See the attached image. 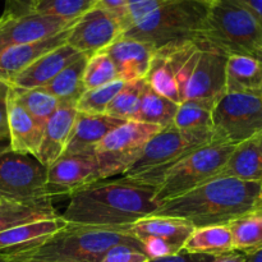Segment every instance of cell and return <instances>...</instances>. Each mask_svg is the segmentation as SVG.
<instances>
[{
	"instance_id": "cell-25",
	"label": "cell",
	"mask_w": 262,
	"mask_h": 262,
	"mask_svg": "<svg viewBox=\"0 0 262 262\" xmlns=\"http://www.w3.org/2000/svg\"><path fill=\"white\" fill-rule=\"evenodd\" d=\"M58 216L59 214L54 209L51 199L5 201L0 204V233L23 224Z\"/></svg>"
},
{
	"instance_id": "cell-22",
	"label": "cell",
	"mask_w": 262,
	"mask_h": 262,
	"mask_svg": "<svg viewBox=\"0 0 262 262\" xmlns=\"http://www.w3.org/2000/svg\"><path fill=\"white\" fill-rule=\"evenodd\" d=\"M225 94L262 96V60L245 55L228 56L225 67Z\"/></svg>"
},
{
	"instance_id": "cell-41",
	"label": "cell",
	"mask_w": 262,
	"mask_h": 262,
	"mask_svg": "<svg viewBox=\"0 0 262 262\" xmlns=\"http://www.w3.org/2000/svg\"><path fill=\"white\" fill-rule=\"evenodd\" d=\"M239 2L252 13L262 27V0H239Z\"/></svg>"
},
{
	"instance_id": "cell-23",
	"label": "cell",
	"mask_w": 262,
	"mask_h": 262,
	"mask_svg": "<svg viewBox=\"0 0 262 262\" xmlns=\"http://www.w3.org/2000/svg\"><path fill=\"white\" fill-rule=\"evenodd\" d=\"M219 177L246 182H262V145L260 136L235 145Z\"/></svg>"
},
{
	"instance_id": "cell-48",
	"label": "cell",
	"mask_w": 262,
	"mask_h": 262,
	"mask_svg": "<svg viewBox=\"0 0 262 262\" xmlns=\"http://www.w3.org/2000/svg\"><path fill=\"white\" fill-rule=\"evenodd\" d=\"M0 262H10V260H9V257H8V256L0 253Z\"/></svg>"
},
{
	"instance_id": "cell-7",
	"label": "cell",
	"mask_w": 262,
	"mask_h": 262,
	"mask_svg": "<svg viewBox=\"0 0 262 262\" xmlns=\"http://www.w3.org/2000/svg\"><path fill=\"white\" fill-rule=\"evenodd\" d=\"M234 145L210 143L184 156L171 166L156 188L154 201L160 205L219 177Z\"/></svg>"
},
{
	"instance_id": "cell-44",
	"label": "cell",
	"mask_w": 262,
	"mask_h": 262,
	"mask_svg": "<svg viewBox=\"0 0 262 262\" xmlns=\"http://www.w3.org/2000/svg\"><path fill=\"white\" fill-rule=\"evenodd\" d=\"M10 87H12L10 84L5 83V82H3V81H0V97H7V95H8V92H9Z\"/></svg>"
},
{
	"instance_id": "cell-45",
	"label": "cell",
	"mask_w": 262,
	"mask_h": 262,
	"mask_svg": "<svg viewBox=\"0 0 262 262\" xmlns=\"http://www.w3.org/2000/svg\"><path fill=\"white\" fill-rule=\"evenodd\" d=\"M10 150L9 141H0V155Z\"/></svg>"
},
{
	"instance_id": "cell-5",
	"label": "cell",
	"mask_w": 262,
	"mask_h": 262,
	"mask_svg": "<svg viewBox=\"0 0 262 262\" xmlns=\"http://www.w3.org/2000/svg\"><path fill=\"white\" fill-rule=\"evenodd\" d=\"M201 38L228 56L262 60V27L239 0H216L209 5Z\"/></svg>"
},
{
	"instance_id": "cell-46",
	"label": "cell",
	"mask_w": 262,
	"mask_h": 262,
	"mask_svg": "<svg viewBox=\"0 0 262 262\" xmlns=\"http://www.w3.org/2000/svg\"><path fill=\"white\" fill-rule=\"evenodd\" d=\"M256 210H262V186H261L260 197H258V201H257V206H256Z\"/></svg>"
},
{
	"instance_id": "cell-28",
	"label": "cell",
	"mask_w": 262,
	"mask_h": 262,
	"mask_svg": "<svg viewBox=\"0 0 262 262\" xmlns=\"http://www.w3.org/2000/svg\"><path fill=\"white\" fill-rule=\"evenodd\" d=\"M87 59L86 55H82L78 60L66 67L50 83L41 89L56 97L60 105L76 106L79 97L86 91L83 86V72Z\"/></svg>"
},
{
	"instance_id": "cell-26",
	"label": "cell",
	"mask_w": 262,
	"mask_h": 262,
	"mask_svg": "<svg viewBox=\"0 0 262 262\" xmlns=\"http://www.w3.org/2000/svg\"><path fill=\"white\" fill-rule=\"evenodd\" d=\"M96 5L97 0H8L7 9L77 20Z\"/></svg>"
},
{
	"instance_id": "cell-24",
	"label": "cell",
	"mask_w": 262,
	"mask_h": 262,
	"mask_svg": "<svg viewBox=\"0 0 262 262\" xmlns=\"http://www.w3.org/2000/svg\"><path fill=\"white\" fill-rule=\"evenodd\" d=\"M176 73L177 60L174 45L164 46L155 50L150 71L145 81L154 91L179 105L181 95H179Z\"/></svg>"
},
{
	"instance_id": "cell-13",
	"label": "cell",
	"mask_w": 262,
	"mask_h": 262,
	"mask_svg": "<svg viewBox=\"0 0 262 262\" xmlns=\"http://www.w3.org/2000/svg\"><path fill=\"white\" fill-rule=\"evenodd\" d=\"M197 42L200 45V56L187 83L183 101L199 100L215 105L225 94L228 55L202 38Z\"/></svg>"
},
{
	"instance_id": "cell-6",
	"label": "cell",
	"mask_w": 262,
	"mask_h": 262,
	"mask_svg": "<svg viewBox=\"0 0 262 262\" xmlns=\"http://www.w3.org/2000/svg\"><path fill=\"white\" fill-rule=\"evenodd\" d=\"M211 135L184 132L173 124L161 128L141 151L137 160L123 173V181L156 187L166 171L197 148L210 145Z\"/></svg>"
},
{
	"instance_id": "cell-11",
	"label": "cell",
	"mask_w": 262,
	"mask_h": 262,
	"mask_svg": "<svg viewBox=\"0 0 262 262\" xmlns=\"http://www.w3.org/2000/svg\"><path fill=\"white\" fill-rule=\"evenodd\" d=\"M193 229V225L183 219L150 215L130 225L129 232L152 260L181 252Z\"/></svg>"
},
{
	"instance_id": "cell-51",
	"label": "cell",
	"mask_w": 262,
	"mask_h": 262,
	"mask_svg": "<svg viewBox=\"0 0 262 262\" xmlns=\"http://www.w3.org/2000/svg\"><path fill=\"white\" fill-rule=\"evenodd\" d=\"M260 141H261V145H262V135H260Z\"/></svg>"
},
{
	"instance_id": "cell-31",
	"label": "cell",
	"mask_w": 262,
	"mask_h": 262,
	"mask_svg": "<svg viewBox=\"0 0 262 262\" xmlns=\"http://www.w3.org/2000/svg\"><path fill=\"white\" fill-rule=\"evenodd\" d=\"M212 107H214V104H210V102L187 100L179 104L171 124L184 132L204 133V135L212 136Z\"/></svg>"
},
{
	"instance_id": "cell-14",
	"label": "cell",
	"mask_w": 262,
	"mask_h": 262,
	"mask_svg": "<svg viewBox=\"0 0 262 262\" xmlns=\"http://www.w3.org/2000/svg\"><path fill=\"white\" fill-rule=\"evenodd\" d=\"M74 23L76 20L5 9L0 15V50L51 37Z\"/></svg>"
},
{
	"instance_id": "cell-40",
	"label": "cell",
	"mask_w": 262,
	"mask_h": 262,
	"mask_svg": "<svg viewBox=\"0 0 262 262\" xmlns=\"http://www.w3.org/2000/svg\"><path fill=\"white\" fill-rule=\"evenodd\" d=\"M0 141H9L7 97H0Z\"/></svg>"
},
{
	"instance_id": "cell-3",
	"label": "cell",
	"mask_w": 262,
	"mask_h": 262,
	"mask_svg": "<svg viewBox=\"0 0 262 262\" xmlns=\"http://www.w3.org/2000/svg\"><path fill=\"white\" fill-rule=\"evenodd\" d=\"M129 228L67 223L63 229L54 233L43 242L5 256L9 257L10 262H100L107 251L115 246H130L145 252L143 246L130 234Z\"/></svg>"
},
{
	"instance_id": "cell-21",
	"label": "cell",
	"mask_w": 262,
	"mask_h": 262,
	"mask_svg": "<svg viewBox=\"0 0 262 262\" xmlns=\"http://www.w3.org/2000/svg\"><path fill=\"white\" fill-rule=\"evenodd\" d=\"M67 223L59 215L54 219L23 224L0 233V253L12 255L25 248L43 242L58 230L63 229Z\"/></svg>"
},
{
	"instance_id": "cell-4",
	"label": "cell",
	"mask_w": 262,
	"mask_h": 262,
	"mask_svg": "<svg viewBox=\"0 0 262 262\" xmlns=\"http://www.w3.org/2000/svg\"><path fill=\"white\" fill-rule=\"evenodd\" d=\"M209 5L191 0H169L130 26L122 37L135 38L155 50L169 45L197 41L202 37Z\"/></svg>"
},
{
	"instance_id": "cell-34",
	"label": "cell",
	"mask_w": 262,
	"mask_h": 262,
	"mask_svg": "<svg viewBox=\"0 0 262 262\" xmlns=\"http://www.w3.org/2000/svg\"><path fill=\"white\" fill-rule=\"evenodd\" d=\"M125 82L122 79H117L114 82L105 84V86L96 87V89L86 90L76 104V109L78 113L91 115L105 114L107 106L114 99L115 95L122 90Z\"/></svg>"
},
{
	"instance_id": "cell-32",
	"label": "cell",
	"mask_w": 262,
	"mask_h": 262,
	"mask_svg": "<svg viewBox=\"0 0 262 262\" xmlns=\"http://www.w3.org/2000/svg\"><path fill=\"white\" fill-rule=\"evenodd\" d=\"M15 97L19 104L28 112V114L43 127L48 122L49 118L56 112L59 107V101L56 97L50 95L49 92L43 91L42 89H15L12 87Z\"/></svg>"
},
{
	"instance_id": "cell-43",
	"label": "cell",
	"mask_w": 262,
	"mask_h": 262,
	"mask_svg": "<svg viewBox=\"0 0 262 262\" xmlns=\"http://www.w3.org/2000/svg\"><path fill=\"white\" fill-rule=\"evenodd\" d=\"M247 262H262V250L247 255Z\"/></svg>"
},
{
	"instance_id": "cell-38",
	"label": "cell",
	"mask_w": 262,
	"mask_h": 262,
	"mask_svg": "<svg viewBox=\"0 0 262 262\" xmlns=\"http://www.w3.org/2000/svg\"><path fill=\"white\" fill-rule=\"evenodd\" d=\"M97 5L117 18L123 26V31L128 26L127 0H97Z\"/></svg>"
},
{
	"instance_id": "cell-8",
	"label": "cell",
	"mask_w": 262,
	"mask_h": 262,
	"mask_svg": "<svg viewBox=\"0 0 262 262\" xmlns=\"http://www.w3.org/2000/svg\"><path fill=\"white\" fill-rule=\"evenodd\" d=\"M211 143L239 145L262 135V96L224 94L211 112Z\"/></svg>"
},
{
	"instance_id": "cell-47",
	"label": "cell",
	"mask_w": 262,
	"mask_h": 262,
	"mask_svg": "<svg viewBox=\"0 0 262 262\" xmlns=\"http://www.w3.org/2000/svg\"><path fill=\"white\" fill-rule=\"evenodd\" d=\"M191 2H199V3H204V4L211 5L212 3L216 2V0H191Z\"/></svg>"
},
{
	"instance_id": "cell-37",
	"label": "cell",
	"mask_w": 262,
	"mask_h": 262,
	"mask_svg": "<svg viewBox=\"0 0 262 262\" xmlns=\"http://www.w3.org/2000/svg\"><path fill=\"white\" fill-rule=\"evenodd\" d=\"M148 260L150 257L143 251L130 246L120 245L107 251L100 262H147Z\"/></svg>"
},
{
	"instance_id": "cell-50",
	"label": "cell",
	"mask_w": 262,
	"mask_h": 262,
	"mask_svg": "<svg viewBox=\"0 0 262 262\" xmlns=\"http://www.w3.org/2000/svg\"><path fill=\"white\" fill-rule=\"evenodd\" d=\"M26 262H55V261H26Z\"/></svg>"
},
{
	"instance_id": "cell-1",
	"label": "cell",
	"mask_w": 262,
	"mask_h": 262,
	"mask_svg": "<svg viewBox=\"0 0 262 262\" xmlns=\"http://www.w3.org/2000/svg\"><path fill=\"white\" fill-rule=\"evenodd\" d=\"M156 187L119 179L90 184L69 196L61 219L66 223L95 227H130L155 214L159 205L154 197Z\"/></svg>"
},
{
	"instance_id": "cell-2",
	"label": "cell",
	"mask_w": 262,
	"mask_h": 262,
	"mask_svg": "<svg viewBox=\"0 0 262 262\" xmlns=\"http://www.w3.org/2000/svg\"><path fill=\"white\" fill-rule=\"evenodd\" d=\"M262 182L216 177L207 183L159 205L154 215L178 217L194 228L228 225L256 210Z\"/></svg>"
},
{
	"instance_id": "cell-18",
	"label": "cell",
	"mask_w": 262,
	"mask_h": 262,
	"mask_svg": "<svg viewBox=\"0 0 262 262\" xmlns=\"http://www.w3.org/2000/svg\"><path fill=\"white\" fill-rule=\"evenodd\" d=\"M7 113L10 150L18 154L37 156L43 127L19 104L12 87L7 95Z\"/></svg>"
},
{
	"instance_id": "cell-29",
	"label": "cell",
	"mask_w": 262,
	"mask_h": 262,
	"mask_svg": "<svg viewBox=\"0 0 262 262\" xmlns=\"http://www.w3.org/2000/svg\"><path fill=\"white\" fill-rule=\"evenodd\" d=\"M178 106V104L159 95L146 83L133 120L165 128L173 123Z\"/></svg>"
},
{
	"instance_id": "cell-27",
	"label": "cell",
	"mask_w": 262,
	"mask_h": 262,
	"mask_svg": "<svg viewBox=\"0 0 262 262\" xmlns=\"http://www.w3.org/2000/svg\"><path fill=\"white\" fill-rule=\"evenodd\" d=\"M184 252L216 257L234 251L233 237L228 225L194 228L183 246Z\"/></svg>"
},
{
	"instance_id": "cell-39",
	"label": "cell",
	"mask_w": 262,
	"mask_h": 262,
	"mask_svg": "<svg viewBox=\"0 0 262 262\" xmlns=\"http://www.w3.org/2000/svg\"><path fill=\"white\" fill-rule=\"evenodd\" d=\"M212 260H214L212 256L193 255V253H187L184 251H181L177 255L152 258V260H148L147 262H211Z\"/></svg>"
},
{
	"instance_id": "cell-49",
	"label": "cell",
	"mask_w": 262,
	"mask_h": 262,
	"mask_svg": "<svg viewBox=\"0 0 262 262\" xmlns=\"http://www.w3.org/2000/svg\"><path fill=\"white\" fill-rule=\"evenodd\" d=\"M5 201H13V200L8 199L7 196H4L3 193H0V204H2V202H5Z\"/></svg>"
},
{
	"instance_id": "cell-42",
	"label": "cell",
	"mask_w": 262,
	"mask_h": 262,
	"mask_svg": "<svg viewBox=\"0 0 262 262\" xmlns=\"http://www.w3.org/2000/svg\"><path fill=\"white\" fill-rule=\"evenodd\" d=\"M211 262H247V255L239 251H232V252L216 256Z\"/></svg>"
},
{
	"instance_id": "cell-15",
	"label": "cell",
	"mask_w": 262,
	"mask_h": 262,
	"mask_svg": "<svg viewBox=\"0 0 262 262\" xmlns=\"http://www.w3.org/2000/svg\"><path fill=\"white\" fill-rule=\"evenodd\" d=\"M102 181L100 166L95 154L61 155L48 168L46 196L74 193L90 184Z\"/></svg>"
},
{
	"instance_id": "cell-35",
	"label": "cell",
	"mask_w": 262,
	"mask_h": 262,
	"mask_svg": "<svg viewBox=\"0 0 262 262\" xmlns=\"http://www.w3.org/2000/svg\"><path fill=\"white\" fill-rule=\"evenodd\" d=\"M118 73L112 58L105 51L94 54L87 59L83 72V86L86 90L105 86L117 81Z\"/></svg>"
},
{
	"instance_id": "cell-17",
	"label": "cell",
	"mask_w": 262,
	"mask_h": 262,
	"mask_svg": "<svg viewBox=\"0 0 262 262\" xmlns=\"http://www.w3.org/2000/svg\"><path fill=\"white\" fill-rule=\"evenodd\" d=\"M82 55L84 54H81L66 42L64 45L46 53L25 71L20 72L13 79L10 86L23 90L41 89L50 83L66 67L78 60Z\"/></svg>"
},
{
	"instance_id": "cell-10",
	"label": "cell",
	"mask_w": 262,
	"mask_h": 262,
	"mask_svg": "<svg viewBox=\"0 0 262 262\" xmlns=\"http://www.w3.org/2000/svg\"><path fill=\"white\" fill-rule=\"evenodd\" d=\"M48 168L36 156L9 150L0 155V193L13 201L49 199Z\"/></svg>"
},
{
	"instance_id": "cell-20",
	"label": "cell",
	"mask_w": 262,
	"mask_h": 262,
	"mask_svg": "<svg viewBox=\"0 0 262 262\" xmlns=\"http://www.w3.org/2000/svg\"><path fill=\"white\" fill-rule=\"evenodd\" d=\"M127 120L117 119L110 115H91L77 113L71 140L63 155L95 154V147L104 140L107 133Z\"/></svg>"
},
{
	"instance_id": "cell-12",
	"label": "cell",
	"mask_w": 262,
	"mask_h": 262,
	"mask_svg": "<svg viewBox=\"0 0 262 262\" xmlns=\"http://www.w3.org/2000/svg\"><path fill=\"white\" fill-rule=\"evenodd\" d=\"M123 26L99 5L76 20L67 37V43L89 58L104 51L123 36Z\"/></svg>"
},
{
	"instance_id": "cell-30",
	"label": "cell",
	"mask_w": 262,
	"mask_h": 262,
	"mask_svg": "<svg viewBox=\"0 0 262 262\" xmlns=\"http://www.w3.org/2000/svg\"><path fill=\"white\" fill-rule=\"evenodd\" d=\"M234 251L250 255L262 250V210H253L228 224Z\"/></svg>"
},
{
	"instance_id": "cell-9",
	"label": "cell",
	"mask_w": 262,
	"mask_h": 262,
	"mask_svg": "<svg viewBox=\"0 0 262 262\" xmlns=\"http://www.w3.org/2000/svg\"><path fill=\"white\" fill-rule=\"evenodd\" d=\"M160 129L159 125L127 120L107 133L95 147L102 181L124 173Z\"/></svg>"
},
{
	"instance_id": "cell-33",
	"label": "cell",
	"mask_w": 262,
	"mask_h": 262,
	"mask_svg": "<svg viewBox=\"0 0 262 262\" xmlns=\"http://www.w3.org/2000/svg\"><path fill=\"white\" fill-rule=\"evenodd\" d=\"M146 81L125 82L119 92L107 106L105 114L122 120H133L140 106L141 95Z\"/></svg>"
},
{
	"instance_id": "cell-16",
	"label": "cell",
	"mask_w": 262,
	"mask_h": 262,
	"mask_svg": "<svg viewBox=\"0 0 262 262\" xmlns=\"http://www.w3.org/2000/svg\"><path fill=\"white\" fill-rule=\"evenodd\" d=\"M104 51L112 58L118 78L124 82L145 79L155 54L151 45L129 37H120Z\"/></svg>"
},
{
	"instance_id": "cell-36",
	"label": "cell",
	"mask_w": 262,
	"mask_h": 262,
	"mask_svg": "<svg viewBox=\"0 0 262 262\" xmlns=\"http://www.w3.org/2000/svg\"><path fill=\"white\" fill-rule=\"evenodd\" d=\"M169 0H127L128 7V27L141 22L143 18L147 17L148 14L158 9L160 5ZM125 28V30H127ZM124 30V31H125Z\"/></svg>"
},
{
	"instance_id": "cell-19",
	"label": "cell",
	"mask_w": 262,
	"mask_h": 262,
	"mask_svg": "<svg viewBox=\"0 0 262 262\" xmlns=\"http://www.w3.org/2000/svg\"><path fill=\"white\" fill-rule=\"evenodd\" d=\"M77 113L76 106L59 105L56 112L43 125L42 138L36 158L46 168L53 165L66 151L71 140Z\"/></svg>"
}]
</instances>
